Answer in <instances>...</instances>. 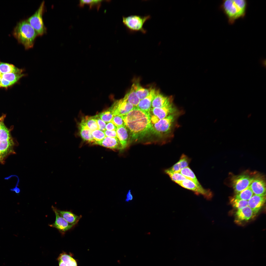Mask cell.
Wrapping results in <instances>:
<instances>
[{
    "label": "cell",
    "instance_id": "cell-4",
    "mask_svg": "<svg viewBox=\"0 0 266 266\" xmlns=\"http://www.w3.org/2000/svg\"><path fill=\"white\" fill-rule=\"evenodd\" d=\"M247 6L245 0H225L223 1L221 8L229 23L232 24L236 19L244 16Z\"/></svg>",
    "mask_w": 266,
    "mask_h": 266
},
{
    "label": "cell",
    "instance_id": "cell-42",
    "mask_svg": "<svg viewBox=\"0 0 266 266\" xmlns=\"http://www.w3.org/2000/svg\"><path fill=\"white\" fill-rule=\"evenodd\" d=\"M260 63L261 64V65L262 66L266 68V60L265 59H261L259 61Z\"/></svg>",
    "mask_w": 266,
    "mask_h": 266
},
{
    "label": "cell",
    "instance_id": "cell-31",
    "mask_svg": "<svg viewBox=\"0 0 266 266\" xmlns=\"http://www.w3.org/2000/svg\"><path fill=\"white\" fill-rule=\"evenodd\" d=\"M164 171L166 174L169 176L173 181L177 184L187 178L179 172H171L167 169L165 170Z\"/></svg>",
    "mask_w": 266,
    "mask_h": 266
},
{
    "label": "cell",
    "instance_id": "cell-19",
    "mask_svg": "<svg viewBox=\"0 0 266 266\" xmlns=\"http://www.w3.org/2000/svg\"><path fill=\"white\" fill-rule=\"evenodd\" d=\"M254 216L253 211L248 206L237 210L235 214L236 220L238 222L248 221Z\"/></svg>",
    "mask_w": 266,
    "mask_h": 266
},
{
    "label": "cell",
    "instance_id": "cell-38",
    "mask_svg": "<svg viewBox=\"0 0 266 266\" xmlns=\"http://www.w3.org/2000/svg\"><path fill=\"white\" fill-rule=\"evenodd\" d=\"M103 132L106 136L112 137H117L116 130H105Z\"/></svg>",
    "mask_w": 266,
    "mask_h": 266
},
{
    "label": "cell",
    "instance_id": "cell-36",
    "mask_svg": "<svg viewBox=\"0 0 266 266\" xmlns=\"http://www.w3.org/2000/svg\"><path fill=\"white\" fill-rule=\"evenodd\" d=\"M111 122L114 124L117 128L125 125L122 116H114Z\"/></svg>",
    "mask_w": 266,
    "mask_h": 266
},
{
    "label": "cell",
    "instance_id": "cell-11",
    "mask_svg": "<svg viewBox=\"0 0 266 266\" xmlns=\"http://www.w3.org/2000/svg\"><path fill=\"white\" fill-rule=\"evenodd\" d=\"M110 107L114 116H123L136 107L123 98L116 101Z\"/></svg>",
    "mask_w": 266,
    "mask_h": 266
},
{
    "label": "cell",
    "instance_id": "cell-28",
    "mask_svg": "<svg viewBox=\"0 0 266 266\" xmlns=\"http://www.w3.org/2000/svg\"><path fill=\"white\" fill-rule=\"evenodd\" d=\"M250 186L236 194L233 197L235 199L248 201L254 195Z\"/></svg>",
    "mask_w": 266,
    "mask_h": 266
},
{
    "label": "cell",
    "instance_id": "cell-41",
    "mask_svg": "<svg viewBox=\"0 0 266 266\" xmlns=\"http://www.w3.org/2000/svg\"><path fill=\"white\" fill-rule=\"evenodd\" d=\"M125 201L126 202H129L131 200L133 199V196L131 194V190H129L126 196Z\"/></svg>",
    "mask_w": 266,
    "mask_h": 266
},
{
    "label": "cell",
    "instance_id": "cell-25",
    "mask_svg": "<svg viewBox=\"0 0 266 266\" xmlns=\"http://www.w3.org/2000/svg\"><path fill=\"white\" fill-rule=\"evenodd\" d=\"M24 71L11 64L0 61V71L2 74L9 73H22Z\"/></svg>",
    "mask_w": 266,
    "mask_h": 266
},
{
    "label": "cell",
    "instance_id": "cell-2",
    "mask_svg": "<svg viewBox=\"0 0 266 266\" xmlns=\"http://www.w3.org/2000/svg\"><path fill=\"white\" fill-rule=\"evenodd\" d=\"M183 113V110H180L164 118L159 119L154 124H151L150 132L161 136L171 139L174 136L175 130L179 126L178 119Z\"/></svg>",
    "mask_w": 266,
    "mask_h": 266
},
{
    "label": "cell",
    "instance_id": "cell-20",
    "mask_svg": "<svg viewBox=\"0 0 266 266\" xmlns=\"http://www.w3.org/2000/svg\"><path fill=\"white\" fill-rule=\"evenodd\" d=\"M128 131L125 125L117 127L116 130L117 137L120 142L122 150L127 145L129 137Z\"/></svg>",
    "mask_w": 266,
    "mask_h": 266
},
{
    "label": "cell",
    "instance_id": "cell-3",
    "mask_svg": "<svg viewBox=\"0 0 266 266\" xmlns=\"http://www.w3.org/2000/svg\"><path fill=\"white\" fill-rule=\"evenodd\" d=\"M14 37L18 42L22 44L25 49L27 50L33 48L34 40L38 34L27 20L18 22L13 32Z\"/></svg>",
    "mask_w": 266,
    "mask_h": 266
},
{
    "label": "cell",
    "instance_id": "cell-37",
    "mask_svg": "<svg viewBox=\"0 0 266 266\" xmlns=\"http://www.w3.org/2000/svg\"><path fill=\"white\" fill-rule=\"evenodd\" d=\"M98 125L99 129L103 131H105L106 123L102 120L99 117L98 114L94 116Z\"/></svg>",
    "mask_w": 266,
    "mask_h": 266
},
{
    "label": "cell",
    "instance_id": "cell-13",
    "mask_svg": "<svg viewBox=\"0 0 266 266\" xmlns=\"http://www.w3.org/2000/svg\"><path fill=\"white\" fill-rule=\"evenodd\" d=\"M92 144L99 145L113 150H122L121 144L117 137L106 136L101 140L95 142Z\"/></svg>",
    "mask_w": 266,
    "mask_h": 266
},
{
    "label": "cell",
    "instance_id": "cell-29",
    "mask_svg": "<svg viewBox=\"0 0 266 266\" xmlns=\"http://www.w3.org/2000/svg\"><path fill=\"white\" fill-rule=\"evenodd\" d=\"M82 119L86 126L91 131H93L99 129L97 123L94 116H86L83 118Z\"/></svg>",
    "mask_w": 266,
    "mask_h": 266
},
{
    "label": "cell",
    "instance_id": "cell-6",
    "mask_svg": "<svg viewBox=\"0 0 266 266\" xmlns=\"http://www.w3.org/2000/svg\"><path fill=\"white\" fill-rule=\"evenodd\" d=\"M151 17L150 15L141 16L137 15L122 16V22L130 33L137 32L145 33L146 30L143 27L145 23Z\"/></svg>",
    "mask_w": 266,
    "mask_h": 266
},
{
    "label": "cell",
    "instance_id": "cell-26",
    "mask_svg": "<svg viewBox=\"0 0 266 266\" xmlns=\"http://www.w3.org/2000/svg\"><path fill=\"white\" fill-rule=\"evenodd\" d=\"M179 172L182 174L186 178L191 180L197 186L202 187L198 181L194 173L188 166L187 167L180 171Z\"/></svg>",
    "mask_w": 266,
    "mask_h": 266
},
{
    "label": "cell",
    "instance_id": "cell-10",
    "mask_svg": "<svg viewBox=\"0 0 266 266\" xmlns=\"http://www.w3.org/2000/svg\"><path fill=\"white\" fill-rule=\"evenodd\" d=\"M180 110L172 102L162 107L151 108L149 114L150 116H155L160 119L164 118Z\"/></svg>",
    "mask_w": 266,
    "mask_h": 266
},
{
    "label": "cell",
    "instance_id": "cell-44",
    "mask_svg": "<svg viewBox=\"0 0 266 266\" xmlns=\"http://www.w3.org/2000/svg\"><path fill=\"white\" fill-rule=\"evenodd\" d=\"M1 74H2L1 73V72H0V76L1 75Z\"/></svg>",
    "mask_w": 266,
    "mask_h": 266
},
{
    "label": "cell",
    "instance_id": "cell-16",
    "mask_svg": "<svg viewBox=\"0 0 266 266\" xmlns=\"http://www.w3.org/2000/svg\"><path fill=\"white\" fill-rule=\"evenodd\" d=\"M249 186L254 195L266 196V183L262 178L260 177L255 178Z\"/></svg>",
    "mask_w": 266,
    "mask_h": 266
},
{
    "label": "cell",
    "instance_id": "cell-14",
    "mask_svg": "<svg viewBox=\"0 0 266 266\" xmlns=\"http://www.w3.org/2000/svg\"><path fill=\"white\" fill-rule=\"evenodd\" d=\"M159 92L155 89L151 88L149 95L144 99L140 100L136 108L144 112L149 113L152 100Z\"/></svg>",
    "mask_w": 266,
    "mask_h": 266
},
{
    "label": "cell",
    "instance_id": "cell-22",
    "mask_svg": "<svg viewBox=\"0 0 266 266\" xmlns=\"http://www.w3.org/2000/svg\"><path fill=\"white\" fill-rule=\"evenodd\" d=\"M59 266H77L76 260L65 252L60 254L57 258Z\"/></svg>",
    "mask_w": 266,
    "mask_h": 266
},
{
    "label": "cell",
    "instance_id": "cell-12",
    "mask_svg": "<svg viewBox=\"0 0 266 266\" xmlns=\"http://www.w3.org/2000/svg\"><path fill=\"white\" fill-rule=\"evenodd\" d=\"M52 208L55 214L56 219L55 222L49 225L56 228L60 232L63 234L70 229L74 225L69 224L57 212L55 207L52 206Z\"/></svg>",
    "mask_w": 266,
    "mask_h": 266
},
{
    "label": "cell",
    "instance_id": "cell-15",
    "mask_svg": "<svg viewBox=\"0 0 266 266\" xmlns=\"http://www.w3.org/2000/svg\"><path fill=\"white\" fill-rule=\"evenodd\" d=\"M266 200V196H259L254 194L248 200V206L253 211L254 216L263 205Z\"/></svg>",
    "mask_w": 266,
    "mask_h": 266
},
{
    "label": "cell",
    "instance_id": "cell-23",
    "mask_svg": "<svg viewBox=\"0 0 266 266\" xmlns=\"http://www.w3.org/2000/svg\"><path fill=\"white\" fill-rule=\"evenodd\" d=\"M128 102L136 107L140 100L137 97L136 93V84L133 83L130 90L126 94L123 98Z\"/></svg>",
    "mask_w": 266,
    "mask_h": 266
},
{
    "label": "cell",
    "instance_id": "cell-17",
    "mask_svg": "<svg viewBox=\"0 0 266 266\" xmlns=\"http://www.w3.org/2000/svg\"><path fill=\"white\" fill-rule=\"evenodd\" d=\"M172 97L164 96L159 92L155 95L152 102L151 108H159L173 102Z\"/></svg>",
    "mask_w": 266,
    "mask_h": 266
},
{
    "label": "cell",
    "instance_id": "cell-35",
    "mask_svg": "<svg viewBox=\"0 0 266 266\" xmlns=\"http://www.w3.org/2000/svg\"><path fill=\"white\" fill-rule=\"evenodd\" d=\"M92 134L95 140L94 142L100 141L106 136L103 132L99 129L92 131Z\"/></svg>",
    "mask_w": 266,
    "mask_h": 266
},
{
    "label": "cell",
    "instance_id": "cell-30",
    "mask_svg": "<svg viewBox=\"0 0 266 266\" xmlns=\"http://www.w3.org/2000/svg\"><path fill=\"white\" fill-rule=\"evenodd\" d=\"M135 83L136 94L140 100L144 99L149 95L151 88H144L141 86L139 83Z\"/></svg>",
    "mask_w": 266,
    "mask_h": 266
},
{
    "label": "cell",
    "instance_id": "cell-7",
    "mask_svg": "<svg viewBox=\"0 0 266 266\" xmlns=\"http://www.w3.org/2000/svg\"><path fill=\"white\" fill-rule=\"evenodd\" d=\"M45 2L43 1L35 12L27 20L37 33L38 36H42L46 32L43 19Z\"/></svg>",
    "mask_w": 266,
    "mask_h": 266
},
{
    "label": "cell",
    "instance_id": "cell-33",
    "mask_svg": "<svg viewBox=\"0 0 266 266\" xmlns=\"http://www.w3.org/2000/svg\"><path fill=\"white\" fill-rule=\"evenodd\" d=\"M230 202L233 207L237 210L248 206V201L237 199L233 197L231 199Z\"/></svg>",
    "mask_w": 266,
    "mask_h": 266
},
{
    "label": "cell",
    "instance_id": "cell-21",
    "mask_svg": "<svg viewBox=\"0 0 266 266\" xmlns=\"http://www.w3.org/2000/svg\"><path fill=\"white\" fill-rule=\"evenodd\" d=\"M58 213L66 221L73 225L77 224L80 219L81 216H77L71 211L60 210L56 209Z\"/></svg>",
    "mask_w": 266,
    "mask_h": 266
},
{
    "label": "cell",
    "instance_id": "cell-40",
    "mask_svg": "<svg viewBox=\"0 0 266 266\" xmlns=\"http://www.w3.org/2000/svg\"><path fill=\"white\" fill-rule=\"evenodd\" d=\"M117 127L112 122H110L106 123L105 129L108 130H116Z\"/></svg>",
    "mask_w": 266,
    "mask_h": 266
},
{
    "label": "cell",
    "instance_id": "cell-27",
    "mask_svg": "<svg viewBox=\"0 0 266 266\" xmlns=\"http://www.w3.org/2000/svg\"><path fill=\"white\" fill-rule=\"evenodd\" d=\"M27 75L17 73H9L2 74L1 77L12 83L13 84L17 82L21 78Z\"/></svg>",
    "mask_w": 266,
    "mask_h": 266
},
{
    "label": "cell",
    "instance_id": "cell-5",
    "mask_svg": "<svg viewBox=\"0 0 266 266\" xmlns=\"http://www.w3.org/2000/svg\"><path fill=\"white\" fill-rule=\"evenodd\" d=\"M5 116L0 117V163L3 164L6 158L14 154V143L10 132L5 125Z\"/></svg>",
    "mask_w": 266,
    "mask_h": 266
},
{
    "label": "cell",
    "instance_id": "cell-18",
    "mask_svg": "<svg viewBox=\"0 0 266 266\" xmlns=\"http://www.w3.org/2000/svg\"><path fill=\"white\" fill-rule=\"evenodd\" d=\"M191 160L190 158L186 155L183 154L178 161L171 167L167 169L171 172H179L183 169L188 166Z\"/></svg>",
    "mask_w": 266,
    "mask_h": 266
},
{
    "label": "cell",
    "instance_id": "cell-9",
    "mask_svg": "<svg viewBox=\"0 0 266 266\" xmlns=\"http://www.w3.org/2000/svg\"><path fill=\"white\" fill-rule=\"evenodd\" d=\"M254 178L246 174L233 177L232 179V183L235 192L237 193L248 187Z\"/></svg>",
    "mask_w": 266,
    "mask_h": 266
},
{
    "label": "cell",
    "instance_id": "cell-32",
    "mask_svg": "<svg viewBox=\"0 0 266 266\" xmlns=\"http://www.w3.org/2000/svg\"><path fill=\"white\" fill-rule=\"evenodd\" d=\"M102 1L101 0H80L79 1V5L81 7H83L85 4H86L89 5L90 8L95 7L97 10H98Z\"/></svg>",
    "mask_w": 266,
    "mask_h": 266
},
{
    "label": "cell",
    "instance_id": "cell-24",
    "mask_svg": "<svg viewBox=\"0 0 266 266\" xmlns=\"http://www.w3.org/2000/svg\"><path fill=\"white\" fill-rule=\"evenodd\" d=\"M80 133L83 139L92 144L94 142L92 134V131L90 130L83 122H81L79 124Z\"/></svg>",
    "mask_w": 266,
    "mask_h": 266
},
{
    "label": "cell",
    "instance_id": "cell-43",
    "mask_svg": "<svg viewBox=\"0 0 266 266\" xmlns=\"http://www.w3.org/2000/svg\"><path fill=\"white\" fill-rule=\"evenodd\" d=\"M1 75L0 76V88L1 87L0 84H1Z\"/></svg>",
    "mask_w": 266,
    "mask_h": 266
},
{
    "label": "cell",
    "instance_id": "cell-39",
    "mask_svg": "<svg viewBox=\"0 0 266 266\" xmlns=\"http://www.w3.org/2000/svg\"><path fill=\"white\" fill-rule=\"evenodd\" d=\"M13 84L7 80L1 77V87L7 88L12 85Z\"/></svg>",
    "mask_w": 266,
    "mask_h": 266
},
{
    "label": "cell",
    "instance_id": "cell-8",
    "mask_svg": "<svg viewBox=\"0 0 266 266\" xmlns=\"http://www.w3.org/2000/svg\"><path fill=\"white\" fill-rule=\"evenodd\" d=\"M178 184L183 188L191 190L197 195H200L208 200L211 199L213 194L210 189L197 185L192 181L186 178Z\"/></svg>",
    "mask_w": 266,
    "mask_h": 266
},
{
    "label": "cell",
    "instance_id": "cell-1",
    "mask_svg": "<svg viewBox=\"0 0 266 266\" xmlns=\"http://www.w3.org/2000/svg\"><path fill=\"white\" fill-rule=\"evenodd\" d=\"M122 116L125 126L133 139H138L150 132L151 123L149 113L136 107Z\"/></svg>",
    "mask_w": 266,
    "mask_h": 266
},
{
    "label": "cell",
    "instance_id": "cell-34",
    "mask_svg": "<svg viewBox=\"0 0 266 266\" xmlns=\"http://www.w3.org/2000/svg\"><path fill=\"white\" fill-rule=\"evenodd\" d=\"M98 115L100 118L106 123L111 122L114 116L111 107Z\"/></svg>",
    "mask_w": 266,
    "mask_h": 266
}]
</instances>
